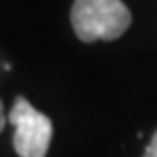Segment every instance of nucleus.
Segmentation results:
<instances>
[{
	"label": "nucleus",
	"mask_w": 157,
	"mask_h": 157,
	"mask_svg": "<svg viewBox=\"0 0 157 157\" xmlns=\"http://www.w3.org/2000/svg\"><path fill=\"white\" fill-rule=\"evenodd\" d=\"M7 122L15 127L13 148L20 157H46L52 140V122L42 111H37L24 96H17Z\"/></svg>",
	"instance_id": "nucleus-2"
},
{
	"label": "nucleus",
	"mask_w": 157,
	"mask_h": 157,
	"mask_svg": "<svg viewBox=\"0 0 157 157\" xmlns=\"http://www.w3.org/2000/svg\"><path fill=\"white\" fill-rule=\"evenodd\" d=\"M142 157H148V155H142Z\"/></svg>",
	"instance_id": "nucleus-5"
},
{
	"label": "nucleus",
	"mask_w": 157,
	"mask_h": 157,
	"mask_svg": "<svg viewBox=\"0 0 157 157\" xmlns=\"http://www.w3.org/2000/svg\"><path fill=\"white\" fill-rule=\"evenodd\" d=\"M70 22L85 44L118 39L131 26V11L122 0H74Z\"/></svg>",
	"instance_id": "nucleus-1"
},
{
	"label": "nucleus",
	"mask_w": 157,
	"mask_h": 157,
	"mask_svg": "<svg viewBox=\"0 0 157 157\" xmlns=\"http://www.w3.org/2000/svg\"><path fill=\"white\" fill-rule=\"evenodd\" d=\"M144 155H148V157H157V131L153 133V137H151V142H148Z\"/></svg>",
	"instance_id": "nucleus-3"
},
{
	"label": "nucleus",
	"mask_w": 157,
	"mask_h": 157,
	"mask_svg": "<svg viewBox=\"0 0 157 157\" xmlns=\"http://www.w3.org/2000/svg\"><path fill=\"white\" fill-rule=\"evenodd\" d=\"M5 124H7V113H5V105H2V101H0V131L5 129Z\"/></svg>",
	"instance_id": "nucleus-4"
}]
</instances>
